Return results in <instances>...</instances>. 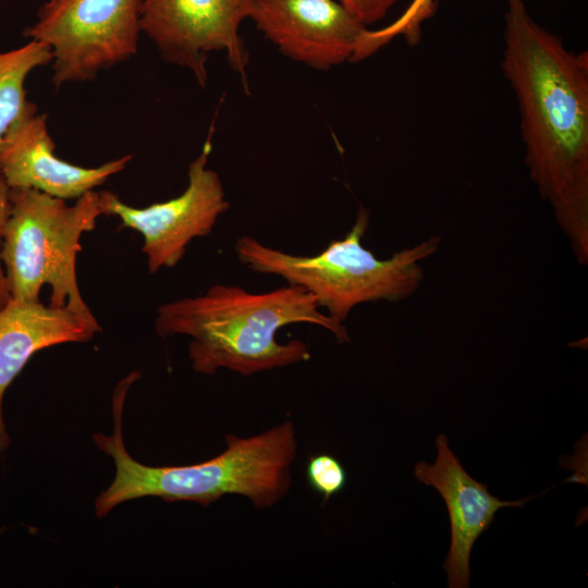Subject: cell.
Wrapping results in <instances>:
<instances>
[{
  "label": "cell",
  "instance_id": "1",
  "mask_svg": "<svg viewBox=\"0 0 588 588\" xmlns=\"http://www.w3.org/2000/svg\"><path fill=\"white\" fill-rule=\"evenodd\" d=\"M501 69L517 100L529 176L586 265L588 51L568 50L524 0H507Z\"/></svg>",
  "mask_w": 588,
  "mask_h": 588
},
{
  "label": "cell",
  "instance_id": "2",
  "mask_svg": "<svg viewBox=\"0 0 588 588\" xmlns=\"http://www.w3.org/2000/svg\"><path fill=\"white\" fill-rule=\"evenodd\" d=\"M319 308L315 296L298 285L250 293L236 285L215 284L201 295L159 306L155 327L163 338H192L188 357L195 371L213 375L226 368L252 376L310 358L301 340L277 342V332L287 324H316L339 343L350 342L346 327Z\"/></svg>",
  "mask_w": 588,
  "mask_h": 588
},
{
  "label": "cell",
  "instance_id": "3",
  "mask_svg": "<svg viewBox=\"0 0 588 588\" xmlns=\"http://www.w3.org/2000/svg\"><path fill=\"white\" fill-rule=\"evenodd\" d=\"M136 377L130 375L113 393V433L93 436L96 445L115 464L112 483L95 502L98 517L125 501L143 497L208 506L225 494H238L255 507L267 509L286 495L297 454L296 429L291 420L252 437L228 434L225 450L198 464L155 467L135 461L123 442L122 412L127 389Z\"/></svg>",
  "mask_w": 588,
  "mask_h": 588
},
{
  "label": "cell",
  "instance_id": "4",
  "mask_svg": "<svg viewBox=\"0 0 588 588\" xmlns=\"http://www.w3.org/2000/svg\"><path fill=\"white\" fill-rule=\"evenodd\" d=\"M369 216L360 207L346 235L314 256L287 254L247 235L236 241L234 250L249 270L280 277L309 292L334 322L343 324L357 305L394 303L414 294L424 280L420 262L440 246V237L433 235L390 258H377L362 244Z\"/></svg>",
  "mask_w": 588,
  "mask_h": 588
},
{
  "label": "cell",
  "instance_id": "5",
  "mask_svg": "<svg viewBox=\"0 0 588 588\" xmlns=\"http://www.w3.org/2000/svg\"><path fill=\"white\" fill-rule=\"evenodd\" d=\"M11 209L3 231L1 259L11 297L37 302L51 286L49 306L91 313L76 275L81 236L102 216L99 193L90 191L74 205L33 188H11Z\"/></svg>",
  "mask_w": 588,
  "mask_h": 588
},
{
  "label": "cell",
  "instance_id": "6",
  "mask_svg": "<svg viewBox=\"0 0 588 588\" xmlns=\"http://www.w3.org/2000/svg\"><path fill=\"white\" fill-rule=\"evenodd\" d=\"M140 0H48L24 36L52 53L56 89L88 82L137 53Z\"/></svg>",
  "mask_w": 588,
  "mask_h": 588
},
{
  "label": "cell",
  "instance_id": "7",
  "mask_svg": "<svg viewBox=\"0 0 588 588\" xmlns=\"http://www.w3.org/2000/svg\"><path fill=\"white\" fill-rule=\"evenodd\" d=\"M256 0H140V30L160 57L192 72L205 86L212 51L225 52L232 70L247 87L248 52L240 28Z\"/></svg>",
  "mask_w": 588,
  "mask_h": 588
},
{
  "label": "cell",
  "instance_id": "8",
  "mask_svg": "<svg viewBox=\"0 0 588 588\" xmlns=\"http://www.w3.org/2000/svg\"><path fill=\"white\" fill-rule=\"evenodd\" d=\"M210 139L211 132L188 166L186 188L174 198L136 208L110 191L98 192L102 215L118 217L123 226L143 236L142 250L150 273L175 267L192 240L209 235L218 218L230 208L219 174L207 166Z\"/></svg>",
  "mask_w": 588,
  "mask_h": 588
},
{
  "label": "cell",
  "instance_id": "9",
  "mask_svg": "<svg viewBox=\"0 0 588 588\" xmlns=\"http://www.w3.org/2000/svg\"><path fill=\"white\" fill-rule=\"evenodd\" d=\"M249 19L285 57L323 71L352 62L367 29L336 0H256Z\"/></svg>",
  "mask_w": 588,
  "mask_h": 588
},
{
  "label": "cell",
  "instance_id": "10",
  "mask_svg": "<svg viewBox=\"0 0 588 588\" xmlns=\"http://www.w3.org/2000/svg\"><path fill=\"white\" fill-rule=\"evenodd\" d=\"M436 445L434 463H416L414 476L434 488L444 500L451 525V544L443 563L448 586L467 588L470 586V553L477 539L490 528L500 509L523 507L532 497L515 501L498 499L464 469L444 434L437 437Z\"/></svg>",
  "mask_w": 588,
  "mask_h": 588
},
{
  "label": "cell",
  "instance_id": "11",
  "mask_svg": "<svg viewBox=\"0 0 588 588\" xmlns=\"http://www.w3.org/2000/svg\"><path fill=\"white\" fill-rule=\"evenodd\" d=\"M47 114L23 123L0 147V171L10 188H33L50 196L77 199L124 170L133 159L124 155L95 168L79 167L54 154Z\"/></svg>",
  "mask_w": 588,
  "mask_h": 588
},
{
  "label": "cell",
  "instance_id": "12",
  "mask_svg": "<svg viewBox=\"0 0 588 588\" xmlns=\"http://www.w3.org/2000/svg\"><path fill=\"white\" fill-rule=\"evenodd\" d=\"M101 328L93 315L69 307L46 306L40 301L11 298L0 309V451L10 444L2 416L8 387L30 357L44 348L69 342H86Z\"/></svg>",
  "mask_w": 588,
  "mask_h": 588
},
{
  "label": "cell",
  "instance_id": "13",
  "mask_svg": "<svg viewBox=\"0 0 588 588\" xmlns=\"http://www.w3.org/2000/svg\"><path fill=\"white\" fill-rule=\"evenodd\" d=\"M51 61L50 48L35 39L0 52V147L37 114L36 105L27 99L25 81L35 69Z\"/></svg>",
  "mask_w": 588,
  "mask_h": 588
},
{
  "label": "cell",
  "instance_id": "14",
  "mask_svg": "<svg viewBox=\"0 0 588 588\" xmlns=\"http://www.w3.org/2000/svg\"><path fill=\"white\" fill-rule=\"evenodd\" d=\"M434 12L436 0H413L404 13L393 23L377 30L366 29L352 62L369 58L397 36H403L409 46H416L421 38L422 23Z\"/></svg>",
  "mask_w": 588,
  "mask_h": 588
},
{
  "label": "cell",
  "instance_id": "15",
  "mask_svg": "<svg viewBox=\"0 0 588 588\" xmlns=\"http://www.w3.org/2000/svg\"><path fill=\"white\" fill-rule=\"evenodd\" d=\"M310 487L327 501L341 492L347 481L344 466L334 456L321 453L309 458L306 469Z\"/></svg>",
  "mask_w": 588,
  "mask_h": 588
},
{
  "label": "cell",
  "instance_id": "16",
  "mask_svg": "<svg viewBox=\"0 0 588 588\" xmlns=\"http://www.w3.org/2000/svg\"><path fill=\"white\" fill-rule=\"evenodd\" d=\"M366 27L383 19L399 0H336Z\"/></svg>",
  "mask_w": 588,
  "mask_h": 588
},
{
  "label": "cell",
  "instance_id": "17",
  "mask_svg": "<svg viewBox=\"0 0 588 588\" xmlns=\"http://www.w3.org/2000/svg\"><path fill=\"white\" fill-rule=\"evenodd\" d=\"M10 191L11 188L0 171V309L3 308L12 298L1 259L3 231L11 209Z\"/></svg>",
  "mask_w": 588,
  "mask_h": 588
},
{
  "label": "cell",
  "instance_id": "18",
  "mask_svg": "<svg viewBox=\"0 0 588 588\" xmlns=\"http://www.w3.org/2000/svg\"><path fill=\"white\" fill-rule=\"evenodd\" d=\"M4 528H0V532L3 530Z\"/></svg>",
  "mask_w": 588,
  "mask_h": 588
}]
</instances>
